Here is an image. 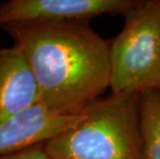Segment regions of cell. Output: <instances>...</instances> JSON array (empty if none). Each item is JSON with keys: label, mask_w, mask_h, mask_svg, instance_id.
<instances>
[{"label": "cell", "mask_w": 160, "mask_h": 159, "mask_svg": "<svg viewBox=\"0 0 160 159\" xmlns=\"http://www.w3.org/2000/svg\"><path fill=\"white\" fill-rule=\"evenodd\" d=\"M25 55L40 103L79 115L110 88V42L88 21H32L0 27Z\"/></svg>", "instance_id": "6da1fadb"}, {"label": "cell", "mask_w": 160, "mask_h": 159, "mask_svg": "<svg viewBox=\"0 0 160 159\" xmlns=\"http://www.w3.org/2000/svg\"><path fill=\"white\" fill-rule=\"evenodd\" d=\"M142 94L111 93L72 127L45 143L52 159H142Z\"/></svg>", "instance_id": "7a4b0ae2"}, {"label": "cell", "mask_w": 160, "mask_h": 159, "mask_svg": "<svg viewBox=\"0 0 160 159\" xmlns=\"http://www.w3.org/2000/svg\"><path fill=\"white\" fill-rule=\"evenodd\" d=\"M110 42L112 93L160 91V0L138 1Z\"/></svg>", "instance_id": "3957f363"}, {"label": "cell", "mask_w": 160, "mask_h": 159, "mask_svg": "<svg viewBox=\"0 0 160 159\" xmlns=\"http://www.w3.org/2000/svg\"><path fill=\"white\" fill-rule=\"evenodd\" d=\"M133 0H12L0 5V27L32 21H88L101 15H124Z\"/></svg>", "instance_id": "277c9868"}, {"label": "cell", "mask_w": 160, "mask_h": 159, "mask_svg": "<svg viewBox=\"0 0 160 159\" xmlns=\"http://www.w3.org/2000/svg\"><path fill=\"white\" fill-rule=\"evenodd\" d=\"M82 117L83 114H60L36 104L0 126V156L46 143L76 125Z\"/></svg>", "instance_id": "5b68a950"}, {"label": "cell", "mask_w": 160, "mask_h": 159, "mask_svg": "<svg viewBox=\"0 0 160 159\" xmlns=\"http://www.w3.org/2000/svg\"><path fill=\"white\" fill-rule=\"evenodd\" d=\"M38 103V85L22 50L0 49V126Z\"/></svg>", "instance_id": "8992f818"}, {"label": "cell", "mask_w": 160, "mask_h": 159, "mask_svg": "<svg viewBox=\"0 0 160 159\" xmlns=\"http://www.w3.org/2000/svg\"><path fill=\"white\" fill-rule=\"evenodd\" d=\"M142 159H160V91L141 97Z\"/></svg>", "instance_id": "52a82bcc"}, {"label": "cell", "mask_w": 160, "mask_h": 159, "mask_svg": "<svg viewBox=\"0 0 160 159\" xmlns=\"http://www.w3.org/2000/svg\"><path fill=\"white\" fill-rule=\"evenodd\" d=\"M0 159H52L47 153L45 143L37 144L23 150L0 156Z\"/></svg>", "instance_id": "ba28073f"}]
</instances>
